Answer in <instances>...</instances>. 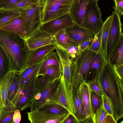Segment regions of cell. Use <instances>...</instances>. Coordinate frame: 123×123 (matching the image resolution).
I'll list each match as a JSON object with an SVG mask.
<instances>
[{
	"label": "cell",
	"instance_id": "cell-2",
	"mask_svg": "<svg viewBox=\"0 0 123 123\" xmlns=\"http://www.w3.org/2000/svg\"><path fill=\"white\" fill-rule=\"evenodd\" d=\"M0 46L8 59L10 71L20 74L26 68L33 50L26 40L14 32L0 29Z\"/></svg>",
	"mask_w": 123,
	"mask_h": 123
},
{
	"label": "cell",
	"instance_id": "cell-4",
	"mask_svg": "<svg viewBox=\"0 0 123 123\" xmlns=\"http://www.w3.org/2000/svg\"><path fill=\"white\" fill-rule=\"evenodd\" d=\"M74 0H45L41 13L42 24L69 12Z\"/></svg>",
	"mask_w": 123,
	"mask_h": 123
},
{
	"label": "cell",
	"instance_id": "cell-25",
	"mask_svg": "<svg viewBox=\"0 0 123 123\" xmlns=\"http://www.w3.org/2000/svg\"><path fill=\"white\" fill-rule=\"evenodd\" d=\"M54 37L57 47L65 51L71 47L78 46L67 34L65 29L61 30Z\"/></svg>",
	"mask_w": 123,
	"mask_h": 123
},
{
	"label": "cell",
	"instance_id": "cell-6",
	"mask_svg": "<svg viewBox=\"0 0 123 123\" xmlns=\"http://www.w3.org/2000/svg\"><path fill=\"white\" fill-rule=\"evenodd\" d=\"M98 0H89L86 9L84 25L86 29L94 35L101 29L103 22L98 5Z\"/></svg>",
	"mask_w": 123,
	"mask_h": 123
},
{
	"label": "cell",
	"instance_id": "cell-26",
	"mask_svg": "<svg viewBox=\"0 0 123 123\" xmlns=\"http://www.w3.org/2000/svg\"><path fill=\"white\" fill-rule=\"evenodd\" d=\"M63 75H62L57 88L51 98L48 101L60 105L69 111V108L63 84Z\"/></svg>",
	"mask_w": 123,
	"mask_h": 123
},
{
	"label": "cell",
	"instance_id": "cell-40",
	"mask_svg": "<svg viewBox=\"0 0 123 123\" xmlns=\"http://www.w3.org/2000/svg\"><path fill=\"white\" fill-rule=\"evenodd\" d=\"M101 97L103 104L106 113L113 117V111L110 99L103 94H102Z\"/></svg>",
	"mask_w": 123,
	"mask_h": 123
},
{
	"label": "cell",
	"instance_id": "cell-38",
	"mask_svg": "<svg viewBox=\"0 0 123 123\" xmlns=\"http://www.w3.org/2000/svg\"><path fill=\"white\" fill-rule=\"evenodd\" d=\"M15 110L10 109L4 110L0 118V123H14L13 117Z\"/></svg>",
	"mask_w": 123,
	"mask_h": 123
},
{
	"label": "cell",
	"instance_id": "cell-50",
	"mask_svg": "<svg viewBox=\"0 0 123 123\" xmlns=\"http://www.w3.org/2000/svg\"><path fill=\"white\" fill-rule=\"evenodd\" d=\"M78 123H93L92 117H89L85 120L78 122Z\"/></svg>",
	"mask_w": 123,
	"mask_h": 123
},
{
	"label": "cell",
	"instance_id": "cell-34",
	"mask_svg": "<svg viewBox=\"0 0 123 123\" xmlns=\"http://www.w3.org/2000/svg\"><path fill=\"white\" fill-rule=\"evenodd\" d=\"M35 0H20L16 3L6 5L2 8L5 9L23 8L27 10L34 4Z\"/></svg>",
	"mask_w": 123,
	"mask_h": 123
},
{
	"label": "cell",
	"instance_id": "cell-9",
	"mask_svg": "<svg viewBox=\"0 0 123 123\" xmlns=\"http://www.w3.org/2000/svg\"><path fill=\"white\" fill-rule=\"evenodd\" d=\"M112 21L107 41L105 59L108 60L109 56L119 39L122 32V25L121 17L116 11L111 14Z\"/></svg>",
	"mask_w": 123,
	"mask_h": 123
},
{
	"label": "cell",
	"instance_id": "cell-32",
	"mask_svg": "<svg viewBox=\"0 0 123 123\" xmlns=\"http://www.w3.org/2000/svg\"><path fill=\"white\" fill-rule=\"evenodd\" d=\"M62 75L60 67L51 65L47 67L42 76L46 77L51 84L57 80L60 79Z\"/></svg>",
	"mask_w": 123,
	"mask_h": 123
},
{
	"label": "cell",
	"instance_id": "cell-21",
	"mask_svg": "<svg viewBox=\"0 0 123 123\" xmlns=\"http://www.w3.org/2000/svg\"><path fill=\"white\" fill-rule=\"evenodd\" d=\"M26 11L23 8H0V28L10 24Z\"/></svg>",
	"mask_w": 123,
	"mask_h": 123
},
{
	"label": "cell",
	"instance_id": "cell-13",
	"mask_svg": "<svg viewBox=\"0 0 123 123\" xmlns=\"http://www.w3.org/2000/svg\"><path fill=\"white\" fill-rule=\"evenodd\" d=\"M60 79L51 83L41 93L36 94L29 107L30 112L37 110L51 98L57 88Z\"/></svg>",
	"mask_w": 123,
	"mask_h": 123
},
{
	"label": "cell",
	"instance_id": "cell-39",
	"mask_svg": "<svg viewBox=\"0 0 123 123\" xmlns=\"http://www.w3.org/2000/svg\"><path fill=\"white\" fill-rule=\"evenodd\" d=\"M50 84L48 79L45 76H42L40 78L38 77L36 83L37 94L41 93Z\"/></svg>",
	"mask_w": 123,
	"mask_h": 123
},
{
	"label": "cell",
	"instance_id": "cell-31",
	"mask_svg": "<svg viewBox=\"0 0 123 123\" xmlns=\"http://www.w3.org/2000/svg\"><path fill=\"white\" fill-rule=\"evenodd\" d=\"M112 19V16L111 15L108 17L103 22L101 29L102 32L101 48L105 58L106 56L107 41Z\"/></svg>",
	"mask_w": 123,
	"mask_h": 123
},
{
	"label": "cell",
	"instance_id": "cell-45",
	"mask_svg": "<svg viewBox=\"0 0 123 123\" xmlns=\"http://www.w3.org/2000/svg\"><path fill=\"white\" fill-rule=\"evenodd\" d=\"M21 115L20 111L18 109L15 110L14 113L13 119L14 123H19L21 120Z\"/></svg>",
	"mask_w": 123,
	"mask_h": 123
},
{
	"label": "cell",
	"instance_id": "cell-5",
	"mask_svg": "<svg viewBox=\"0 0 123 123\" xmlns=\"http://www.w3.org/2000/svg\"><path fill=\"white\" fill-rule=\"evenodd\" d=\"M38 76L20 89L11 102L12 108L21 111L29 107L37 93L36 83Z\"/></svg>",
	"mask_w": 123,
	"mask_h": 123
},
{
	"label": "cell",
	"instance_id": "cell-12",
	"mask_svg": "<svg viewBox=\"0 0 123 123\" xmlns=\"http://www.w3.org/2000/svg\"><path fill=\"white\" fill-rule=\"evenodd\" d=\"M89 1L74 0L69 11L74 23L85 28V13Z\"/></svg>",
	"mask_w": 123,
	"mask_h": 123
},
{
	"label": "cell",
	"instance_id": "cell-37",
	"mask_svg": "<svg viewBox=\"0 0 123 123\" xmlns=\"http://www.w3.org/2000/svg\"><path fill=\"white\" fill-rule=\"evenodd\" d=\"M101 35V29L98 33L95 35L93 41L89 47L90 49L92 51L97 53L102 49Z\"/></svg>",
	"mask_w": 123,
	"mask_h": 123
},
{
	"label": "cell",
	"instance_id": "cell-46",
	"mask_svg": "<svg viewBox=\"0 0 123 123\" xmlns=\"http://www.w3.org/2000/svg\"><path fill=\"white\" fill-rule=\"evenodd\" d=\"M20 0H0V8L6 5L16 3Z\"/></svg>",
	"mask_w": 123,
	"mask_h": 123
},
{
	"label": "cell",
	"instance_id": "cell-24",
	"mask_svg": "<svg viewBox=\"0 0 123 123\" xmlns=\"http://www.w3.org/2000/svg\"><path fill=\"white\" fill-rule=\"evenodd\" d=\"M108 60L115 66L123 64V34L121 35L118 43L111 52Z\"/></svg>",
	"mask_w": 123,
	"mask_h": 123
},
{
	"label": "cell",
	"instance_id": "cell-29",
	"mask_svg": "<svg viewBox=\"0 0 123 123\" xmlns=\"http://www.w3.org/2000/svg\"><path fill=\"white\" fill-rule=\"evenodd\" d=\"M63 80L65 94L69 108V112L74 117L75 113L73 92L74 88L72 83L67 81L63 76Z\"/></svg>",
	"mask_w": 123,
	"mask_h": 123
},
{
	"label": "cell",
	"instance_id": "cell-8",
	"mask_svg": "<svg viewBox=\"0 0 123 123\" xmlns=\"http://www.w3.org/2000/svg\"><path fill=\"white\" fill-rule=\"evenodd\" d=\"M74 22L69 12L52 20L42 24L39 29L41 30L54 36L61 30L72 28Z\"/></svg>",
	"mask_w": 123,
	"mask_h": 123
},
{
	"label": "cell",
	"instance_id": "cell-11",
	"mask_svg": "<svg viewBox=\"0 0 123 123\" xmlns=\"http://www.w3.org/2000/svg\"><path fill=\"white\" fill-rule=\"evenodd\" d=\"M27 113L28 119L31 123H63L70 114L54 115L36 111Z\"/></svg>",
	"mask_w": 123,
	"mask_h": 123
},
{
	"label": "cell",
	"instance_id": "cell-3",
	"mask_svg": "<svg viewBox=\"0 0 123 123\" xmlns=\"http://www.w3.org/2000/svg\"><path fill=\"white\" fill-rule=\"evenodd\" d=\"M97 53L90 50L89 47L81 52L72 62V83L74 89L86 81L90 65Z\"/></svg>",
	"mask_w": 123,
	"mask_h": 123
},
{
	"label": "cell",
	"instance_id": "cell-36",
	"mask_svg": "<svg viewBox=\"0 0 123 123\" xmlns=\"http://www.w3.org/2000/svg\"><path fill=\"white\" fill-rule=\"evenodd\" d=\"M90 98L92 110L93 115L102 103V100L101 97L92 91Z\"/></svg>",
	"mask_w": 123,
	"mask_h": 123
},
{
	"label": "cell",
	"instance_id": "cell-17",
	"mask_svg": "<svg viewBox=\"0 0 123 123\" xmlns=\"http://www.w3.org/2000/svg\"><path fill=\"white\" fill-rule=\"evenodd\" d=\"M65 30L68 35L78 46L83 41L94 38V37L95 35L87 29L75 23L73 27L66 28Z\"/></svg>",
	"mask_w": 123,
	"mask_h": 123
},
{
	"label": "cell",
	"instance_id": "cell-48",
	"mask_svg": "<svg viewBox=\"0 0 123 123\" xmlns=\"http://www.w3.org/2000/svg\"><path fill=\"white\" fill-rule=\"evenodd\" d=\"M78 122L75 117L70 114L66 119L63 123H78Z\"/></svg>",
	"mask_w": 123,
	"mask_h": 123
},
{
	"label": "cell",
	"instance_id": "cell-16",
	"mask_svg": "<svg viewBox=\"0 0 123 123\" xmlns=\"http://www.w3.org/2000/svg\"><path fill=\"white\" fill-rule=\"evenodd\" d=\"M55 50L60 60L62 75L67 81L72 83L73 63L64 50L58 47Z\"/></svg>",
	"mask_w": 123,
	"mask_h": 123
},
{
	"label": "cell",
	"instance_id": "cell-15",
	"mask_svg": "<svg viewBox=\"0 0 123 123\" xmlns=\"http://www.w3.org/2000/svg\"><path fill=\"white\" fill-rule=\"evenodd\" d=\"M57 47L56 44H50L33 50L28 59L26 68L42 62L49 54L54 52Z\"/></svg>",
	"mask_w": 123,
	"mask_h": 123
},
{
	"label": "cell",
	"instance_id": "cell-19",
	"mask_svg": "<svg viewBox=\"0 0 123 123\" xmlns=\"http://www.w3.org/2000/svg\"><path fill=\"white\" fill-rule=\"evenodd\" d=\"M0 29L14 32L22 38L26 39V23L22 14L10 24L0 28Z\"/></svg>",
	"mask_w": 123,
	"mask_h": 123
},
{
	"label": "cell",
	"instance_id": "cell-43",
	"mask_svg": "<svg viewBox=\"0 0 123 123\" xmlns=\"http://www.w3.org/2000/svg\"><path fill=\"white\" fill-rule=\"evenodd\" d=\"M115 6L113 7L114 11H116L121 17L123 15V0H114Z\"/></svg>",
	"mask_w": 123,
	"mask_h": 123
},
{
	"label": "cell",
	"instance_id": "cell-30",
	"mask_svg": "<svg viewBox=\"0 0 123 123\" xmlns=\"http://www.w3.org/2000/svg\"><path fill=\"white\" fill-rule=\"evenodd\" d=\"M20 79V74L15 72L14 75L7 89V99L8 101L10 103L15 97L19 89Z\"/></svg>",
	"mask_w": 123,
	"mask_h": 123
},
{
	"label": "cell",
	"instance_id": "cell-7",
	"mask_svg": "<svg viewBox=\"0 0 123 123\" xmlns=\"http://www.w3.org/2000/svg\"><path fill=\"white\" fill-rule=\"evenodd\" d=\"M45 0H35L34 4L22 14L26 26V39L37 30L42 24L41 13Z\"/></svg>",
	"mask_w": 123,
	"mask_h": 123
},
{
	"label": "cell",
	"instance_id": "cell-51",
	"mask_svg": "<svg viewBox=\"0 0 123 123\" xmlns=\"http://www.w3.org/2000/svg\"><path fill=\"white\" fill-rule=\"evenodd\" d=\"M120 123H123V121H122V122H121Z\"/></svg>",
	"mask_w": 123,
	"mask_h": 123
},
{
	"label": "cell",
	"instance_id": "cell-18",
	"mask_svg": "<svg viewBox=\"0 0 123 123\" xmlns=\"http://www.w3.org/2000/svg\"><path fill=\"white\" fill-rule=\"evenodd\" d=\"M105 59L101 49L97 53L90 65L86 76V81L93 79L97 80Z\"/></svg>",
	"mask_w": 123,
	"mask_h": 123
},
{
	"label": "cell",
	"instance_id": "cell-14",
	"mask_svg": "<svg viewBox=\"0 0 123 123\" xmlns=\"http://www.w3.org/2000/svg\"><path fill=\"white\" fill-rule=\"evenodd\" d=\"M15 73L14 71H10L0 80V118L4 110L12 108L7 100V91Z\"/></svg>",
	"mask_w": 123,
	"mask_h": 123
},
{
	"label": "cell",
	"instance_id": "cell-22",
	"mask_svg": "<svg viewBox=\"0 0 123 123\" xmlns=\"http://www.w3.org/2000/svg\"><path fill=\"white\" fill-rule=\"evenodd\" d=\"M45 58L39 63L26 68L20 74L19 89L37 76L39 70L45 60Z\"/></svg>",
	"mask_w": 123,
	"mask_h": 123
},
{
	"label": "cell",
	"instance_id": "cell-35",
	"mask_svg": "<svg viewBox=\"0 0 123 123\" xmlns=\"http://www.w3.org/2000/svg\"><path fill=\"white\" fill-rule=\"evenodd\" d=\"M107 114L102 102L92 117L93 123H104Z\"/></svg>",
	"mask_w": 123,
	"mask_h": 123
},
{
	"label": "cell",
	"instance_id": "cell-27",
	"mask_svg": "<svg viewBox=\"0 0 123 123\" xmlns=\"http://www.w3.org/2000/svg\"><path fill=\"white\" fill-rule=\"evenodd\" d=\"M35 111L54 115L70 113L66 109L63 107L57 104L49 101H47L43 105Z\"/></svg>",
	"mask_w": 123,
	"mask_h": 123
},
{
	"label": "cell",
	"instance_id": "cell-20",
	"mask_svg": "<svg viewBox=\"0 0 123 123\" xmlns=\"http://www.w3.org/2000/svg\"><path fill=\"white\" fill-rule=\"evenodd\" d=\"M73 96L75 111L74 117L79 122L85 120L89 117L87 116L82 103L80 86L74 89Z\"/></svg>",
	"mask_w": 123,
	"mask_h": 123
},
{
	"label": "cell",
	"instance_id": "cell-49",
	"mask_svg": "<svg viewBox=\"0 0 123 123\" xmlns=\"http://www.w3.org/2000/svg\"><path fill=\"white\" fill-rule=\"evenodd\" d=\"M104 123H117L113 117L107 114L106 116Z\"/></svg>",
	"mask_w": 123,
	"mask_h": 123
},
{
	"label": "cell",
	"instance_id": "cell-28",
	"mask_svg": "<svg viewBox=\"0 0 123 123\" xmlns=\"http://www.w3.org/2000/svg\"><path fill=\"white\" fill-rule=\"evenodd\" d=\"M51 65L60 67L61 69L59 58L56 52H52L47 55L45 61L39 70L37 76L43 75L47 67Z\"/></svg>",
	"mask_w": 123,
	"mask_h": 123
},
{
	"label": "cell",
	"instance_id": "cell-44",
	"mask_svg": "<svg viewBox=\"0 0 123 123\" xmlns=\"http://www.w3.org/2000/svg\"><path fill=\"white\" fill-rule=\"evenodd\" d=\"M94 38L87 39L82 42L79 45L81 52L90 47L92 43Z\"/></svg>",
	"mask_w": 123,
	"mask_h": 123
},
{
	"label": "cell",
	"instance_id": "cell-47",
	"mask_svg": "<svg viewBox=\"0 0 123 123\" xmlns=\"http://www.w3.org/2000/svg\"><path fill=\"white\" fill-rule=\"evenodd\" d=\"M114 67L116 72L120 79L123 81V64L117 66H114Z\"/></svg>",
	"mask_w": 123,
	"mask_h": 123
},
{
	"label": "cell",
	"instance_id": "cell-42",
	"mask_svg": "<svg viewBox=\"0 0 123 123\" xmlns=\"http://www.w3.org/2000/svg\"><path fill=\"white\" fill-rule=\"evenodd\" d=\"M92 91L101 97L102 92L100 86L96 80H92L86 81Z\"/></svg>",
	"mask_w": 123,
	"mask_h": 123
},
{
	"label": "cell",
	"instance_id": "cell-23",
	"mask_svg": "<svg viewBox=\"0 0 123 123\" xmlns=\"http://www.w3.org/2000/svg\"><path fill=\"white\" fill-rule=\"evenodd\" d=\"M81 99L86 112L88 117H93L90 102V94L92 91L86 81L83 82L80 85Z\"/></svg>",
	"mask_w": 123,
	"mask_h": 123
},
{
	"label": "cell",
	"instance_id": "cell-33",
	"mask_svg": "<svg viewBox=\"0 0 123 123\" xmlns=\"http://www.w3.org/2000/svg\"><path fill=\"white\" fill-rule=\"evenodd\" d=\"M10 70L8 59L4 50L0 46V80Z\"/></svg>",
	"mask_w": 123,
	"mask_h": 123
},
{
	"label": "cell",
	"instance_id": "cell-1",
	"mask_svg": "<svg viewBox=\"0 0 123 123\" xmlns=\"http://www.w3.org/2000/svg\"><path fill=\"white\" fill-rule=\"evenodd\" d=\"M97 80L102 94L110 100L113 117L117 122L123 117V81L108 60H105Z\"/></svg>",
	"mask_w": 123,
	"mask_h": 123
},
{
	"label": "cell",
	"instance_id": "cell-10",
	"mask_svg": "<svg viewBox=\"0 0 123 123\" xmlns=\"http://www.w3.org/2000/svg\"><path fill=\"white\" fill-rule=\"evenodd\" d=\"M25 40L31 50L48 45L56 44L54 36L39 28Z\"/></svg>",
	"mask_w": 123,
	"mask_h": 123
},
{
	"label": "cell",
	"instance_id": "cell-41",
	"mask_svg": "<svg viewBox=\"0 0 123 123\" xmlns=\"http://www.w3.org/2000/svg\"><path fill=\"white\" fill-rule=\"evenodd\" d=\"M65 51L72 62L81 53L79 46L71 47Z\"/></svg>",
	"mask_w": 123,
	"mask_h": 123
}]
</instances>
